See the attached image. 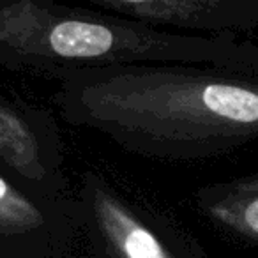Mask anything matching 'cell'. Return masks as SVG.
I'll use <instances>...</instances> for the list:
<instances>
[{
    "mask_svg": "<svg viewBox=\"0 0 258 258\" xmlns=\"http://www.w3.org/2000/svg\"><path fill=\"white\" fill-rule=\"evenodd\" d=\"M68 124L152 159L218 158L258 140V76L197 66H110L53 76Z\"/></svg>",
    "mask_w": 258,
    "mask_h": 258,
    "instance_id": "cell-1",
    "label": "cell"
},
{
    "mask_svg": "<svg viewBox=\"0 0 258 258\" xmlns=\"http://www.w3.org/2000/svg\"><path fill=\"white\" fill-rule=\"evenodd\" d=\"M0 66L58 73L110 66H197L258 76V44L233 36H189L87 6L0 2Z\"/></svg>",
    "mask_w": 258,
    "mask_h": 258,
    "instance_id": "cell-2",
    "label": "cell"
},
{
    "mask_svg": "<svg viewBox=\"0 0 258 258\" xmlns=\"http://www.w3.org/2000/svg\"><path fill=\"white\" fill-rule=\"evenodd\" d=\"M75 198L94 258H211L189 230L104 173L85 170Z\"/></svg>",
    "mask_w": 258,
    "mask_h": 258,
    "instance_id": "cell-3",
    "label": "cell"
},
{
    "mask_svg": "<svg viewBox=\"0 0 258 258\" xmlns=\"http://www.w3.org/2000/svg\"><path fill=\"white\" fill-rule=\"evenodd\" d=\"M0 170L48 197H71L62 135L50 110L0 97Z\"/></svg>",
    "mask_w": 258,
    "mask_h": 258,
    "instance_id": "cell-4",
    "label": "cell"
},
{
    "mask_svg": "<svg viewBox=\"0 0 258 258\" xmlns=\"http://www.w3.org/2000/svg\"><path fill=\"white\" fill-rule=\"evenodd\" d=\"M78 235L75 195L48 197L0 170V251L66 258Z\"/></svg>",
    "mask_w": 258,
    "mask_h": 258,
    "instance_id": "cell-5",
    "label": "cell"
},
{
    "mask_svg": "<svg viewBox=\"0 0 258 258\" xmlns=\"http://www.w3.org/2000/svg\"><path fill=\"white\" fill-rule=\"evenodd\" d=\"M87 8L189 36L258 30V0H89Z\"/></svg>",
    "mask_w": 258,
    "mask_h": 258,
    "instance_id": "cell-6",
    "label": "cell"
},
{
    "mask_svg": "<svg viewBox=\"0 0 258 258\" xmlns=\"http://www.w3.org/2000/svg\"><path fill=\"white\" fill-rule=\"evenodd\" d=\"M195 204L212 225L258 246V173L200 187Z\"/></svg>",
    "mask_w": 258,
    "mask_h": 258,
    "instance_id": "cell-7",
    "label": "cell"
},
{
    "mask_svg": "<svg viewBox=\"0 0 258 258\" xmlns=\"http://www.w3.org/2000/svg\"><path fill=\"white\" fill-rule=\"evenodd\" d=\"M0 258H29V256H22V254H15V253H6V251H0Z\"/></svg>",
    "mask_w": 258,
    "mask_h": 258,
    "instance_id": "cell-8",
    "label": "cell"
}]
</instances>
